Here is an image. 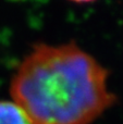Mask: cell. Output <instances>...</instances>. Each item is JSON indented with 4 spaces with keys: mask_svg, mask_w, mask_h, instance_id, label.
Segmentation results:
<instances>
[{
    "mask_svg": "<svg viewBox=\"0 0 123 124\" xmlns=\"http://www.w3.org/2000/svg\"><path fill=\"white\" fill-rule=\"evenodd\" d=\"M108 74L74 41L36 44L15 72L10 92L36 124H92L117 102Z\"/></svg>",
    "mask_w": 123,
    "mask_h": 124,
    "instance_id": "6da1fadb",
    "label": "cell"
},
{
    "mask_svg": "<svg viewBox=\"0 0 123 124\" xmlns=\"http://www.w3.org/2000/svg\"><path fill=\"white\" fill-rule=\"evenodd\" d=\"M0 124H36L15 102L0 101Z\"/></svg>",
    "mask_w": 123,
    "mask_h": 124,
    "instance_id": "7a4b0ae2",
    "label": "cell"
},
{
    "mask_svg": "<svg viewBox=\"0 0 123 124\" xmlns=\"http://www.w3.org/2000/svg\"><path fill=\"white\" fill-rule=\"evenodd\" d=\"M70 1L76 2V3H89V2H93L95 0H70Z\"/></svg>",
    "mask_w": 123,
    "mask_h": 124,
    "instance_id": "3957f363",
    "label": "cell"
}]
</instances>
